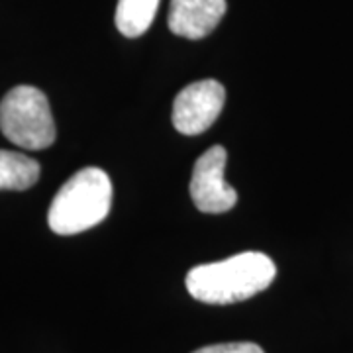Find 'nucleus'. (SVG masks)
<instances>
[{"label":"nucleus","mask_w":353,"mask_h":353,"mask_svg":"<svg viewBox=\"0 0 353 353\" xmlns=\"http://www.w3.org/2000/svg\"><path fill=\"white\" fill-rule=\"evenodd\" d=\"M161 0H118L116 28L126 38L143 36L155 20Z\"/></svg>","instance_id":"6e6552de"},{"label":"nucleus","mask_w":353,"mask_h":353,"mask_svg":"<svg viewBox=\"0 0 353 353\" xmlns=\"http://www.w3.org/2000/svg\"><path fill=\"white\" fill-rule=\"evenodd\" d=\"M39 179V163L24 153L0 150V189L26 190Z\"/></svg>","instance_id":"0eeeda50"},{"label":"nucleus","mask_w":353,"mask_h":353,"mask_svg":"<svg viewBox=\"0 0 353 353\" xmlns=\"http://www.w3.org/2000/svg\"><path fill=\"white\" fill-rule=\"evenodd\" d=\"M226 102V90L214 79L190 83L175 97L173 126L183 136H199L218 120Z\"/></svg>","instance_id":"39448f33"},{"label":"nucleus","mask_w":353,"mask_h":353,"mask_svg":"<svg viewBox=\"0 0 353 353\" xmlns=\"http://www.w3.org/2000/svg\"><path fill=\"white\" fill-rule=\"evenodd\" d=\"M226 0H171L169 30L187 39L206 38L226 14Z\"/></svg>","instance_id":"423d86ee"},{"label":"nucleus","mask_w":353,"mask_h":353,"mask_svg":"<svg viewBox=\"0 0 353 353\" xmlns=\"http://www.w3.org/2000/svg\"><path fill=\"white\" fill-rule=\"evenodd\" d=\"M277 275V267L261 252H243L224 261L192 267L187 290L206 304H234L263 292Z\"/></svg>","instance_id":"f257e3e1"},{"label":"nucleus","mask_w":353,"mask_h":353,"mask_svg":"<svg viewBox=\"0 0 353 353\" xmlns=\"http://www.w3.org/2000/svg\"><path fill=\"white\" fill-rule=\"evenodd\" d=\"M192 353H265L257 343L252 341H232V343H216L206 345Z\"/></svg>","instance_id":"1a4fd4ad"},{"label":"nucleus","mask_w":353,"mask_h":353,"mask_svg":"<svg viewBox=\"0 0 353 353\" xmlns=\"http://www.w3.org/2000/svg\"><path fill=\"white\" fill-rule=\"evenodd\" d=\"M0 130L24 150H46L55 141L48 97L36 87H14L0 102Z\"/></svg>","instance_id":"7ed1b4c3"},{"label":"nucleus","mask_w":353,"mask_h":353,"mask_svg":"<svg viewBox=\"0 0 353 353\" xmlns=\"http://www.w3.org/2000/svg\"><path fill=\"white\" fill-rule=\"evenodd\" d=\"M228 153L222 145H212L196 159L190 176V199L194 206L206 214H222L234 208L238 192L226 183Z\"/></svg>","instance_id":"20e7f679"},{"label":"nucleus","mask_w":353,"mask_h":353,"mask_svg":"<svg viewBox=\"0 0 353 353\" xmlns=\"http://www.w3.org/2000/svg\"><path fill=\"white\" fill-rule=\"evenodd\" d=\"M112 183L99 167H87L71 176L51 202L48 224L59 236L87 232L108 216Z\"/></svg>","instance_id":"f03ea898"}]
</instances>
